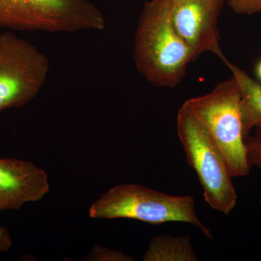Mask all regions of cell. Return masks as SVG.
Instances as JSON below:
<instances>
[{"label": "cell", "mask_w": 261, "mask_h": 261, "mask_svg": "<svg viewBox=\"0 0 261 261\" xmlns=\"http://www.w3.org/2000/svg\"><path fill=\"white\" fill-rule=\"evenodd\" d=\"M172 8L173 0L145 2L134 39L136 68L155 87H177L195 61L173 25Z\"/></svg>", "instance_id": "1"}, {"label": "cell", "mask_w": 261, "mask_h": 261, "mask_svg": "<svg viewBox=\"0 0 261 261\" xmlns=\"http://www.w3.org/2000/svg\"><path fill=\"white\" fill-rule=\"evenodd\" d=\"M191 195H171L153 189L126 184L110 189L89 208L92 219H129L159 225L181 222L193 225L213 240L210 228L199 219Z\"/></svg>", "instance_id": "2"}, {"label": "cell", "mask_w": 261, "mask_h": 261, "mask_svg": "<svg viewBox=\"0 0 261 261\" xmlns=\"http://www.w3.org/2000/svg\"><path fill=\"white\" fill-rule=\"evenodd\" d=\"M240 99V89L231 76L209 93L184 102L222 153L232 177L246 176L251 169L247 162Z\"/></svg>", "instance_id": "3"}, {"label": "cell", "mask_w": 261, "mask_h": 261, "mask_svg": "<svg viewBox=\"0 0 261 261\" xmlns=\"http://www.w3.org/2000/svg\"><path fill=\"white\" fill-rule=\"evenodd\" d=\"M106 20L90 0H0V28L19 32L102 31Z\"/></svg>", "instance_id": "4"}, {"label": "cell", "mask_w": 261, "mask_h": 261, "mask_svg": "<svg viewBox=\"0 0 261 261\" xmlns=\"http://www.w3.org/2000/svg\"><path fill=\"white\" fill-rule=\"evenodd\" d=\"M176 125L187 162L202 187L204 200L214 210L230 214L236 207L238 194L222 153L184 104L178 110Z\"/></svg>", "instance_id": "5"}, {"label": "cell", "mask_w": 261, "mask_h": 261, "mask_svg": "<svg viewBox=\"0 0 261 261\" xmlns=\"http://www.w3.org/2000/svg\"><path fill=\"white\" fill-rule=\"evenodd\" d=\"M49 61L34 44L14 33L0 34V111L34 99L47 80Z\"/></svg>", "instance_id": "6"}, {"label": "cell", "mask_w": 261, "mask_h": 261, "mask_svg": "<svg viewBox=\"0 0 261 261\" xmlns=\"http://www.w3.org/2000/svg\"><path fill=\"white\" fill-rule=\"evenodd\" d=\"M225 3L226 0H173V25L195 60L207 53L223 62L227 60L220 45L219 30Z\"/></svg>", "instance_id": "7"}, {"label": "cell", "mask_w": 261, "mask_h": 261, "mask_svg": "<svg viewBox=\"0 0 261 261\" xmlns=\"http://www.w3.org/2000/svg\"><path fill=\"white\" fill-rule=\"evenodd\" d=\"M49 190L44 170L29 161L0 159V213L38 202Z\"/></svg>", "instance_id": "8"}, {"label": "cell", "mask_w": 261, "mask_h": 261, "mask_svg": "<svg viewBox=\"0 0 261 261\" xmlns=\"http://www.w3.org/2000/svg\"><path fill=\"white\" fill-rule=\"evenodd\" d=\"M224 63L231 71L240 92V110L244 137L261 126V83L228 59Z\"/></svg>", "instance_id": "9"}, {"label": "cell", "mask_w": 261, "mask_h": 261, "mask_svg": "<svg viewBox=\"0 0 261 261\" xmlns=\"http://www.w3.org/2000/svg\"><path fill=\"white\" fill-rule=\"evenodd\" d=\"M145 261H197L190 237L161 234L149 242L148 248L143 256Z\"/></svg>", "instance_id": "10"}, {"label": "cell", "mask_w": 261, "mask_h": 261, "mask_svg": "<svg viewBox=\"0 0 261 261\" xmlns=\"http://www.w3.org/2000/svg\"><path fill=\"white\" fill-rule=\"evenodd\" d=\"M245 137L247 159L249 166L261 171V126L252 130Z\"/></svg>", "instance_id": "11"}, {"label": "cell", "mask_w": 261, "mask_h": 261, "mask_svg": "<svg viewBox=\"0 0 261 261\" xmlns=\"http://www.w3.org/2000/svg\"><path fill=\"white\" fill-rule=\"evenodd\" d=\"M86 260L98 261H132L135 258L121 251L112 250L108 247L97 245L94 247L85 259Z\"/></svg>", "instance_id": "12"}, {"label": "cell", "mask_w": 261, "mask_h": 261, "mask_svg": "<svg viewBox=\"0 0 261 261\" xmlns=\"http://www.w3.org/2000/svg\"><path fill=\"white\" fill-rule=\"evenodd\" d=\"M226 4L237 15L251 16L261 13V0H227Z\"/></svg>", "instance_id": "13"}, {"label": "cell", "mask_w": 261, "mask_h": 261, "mask_svg": "<svg viewBox=\"0 0 261 261\" xmlns=\"http://www.w3.org/2000/svg\"><path fill=\"white\" fill-rule=\"evenodd\" d=\"M12 245L13 241L9 231L0 225V253L9 251Z\"/></svg>", "instance_id": "14"}, {"label": "cell", "mask_w": 261, "mask_h": 261, "mask_svg": "<svg viewBox=\"0 0 261 261\" xmlns=\"http://www.w3.org/2000/svg\"><path fill=\"white\" fill-rule=\"evenodd\" d=\"M255 74L261 83V61H259L255 66Z\"/></svg>", "instance_id": "15"}]
</instances>
